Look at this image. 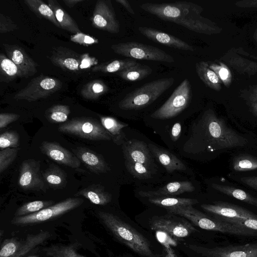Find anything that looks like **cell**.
Returning a JSON list of instances; mask_svg holds the SVG:
<instances>
[{
	"label": "cell",
	"mask_w": 257,
	"mask_h": 257,
	"mask_svg": "<svg viewBox=\"0 0 257 257\" xmlns=\"http://www.w3.org/2000/svg\"><path fill=\"white\" fill-rule=\"evenodd\" d=\"M192 136L185 144L184 150L198 153L206 150L209 152L226 148L243 147L247 143L245 138L228 127L210 110L206 111L193 127Z\"/></svg>",
	"instance_id": "obj_1"
},
{
	"label": "cell",
	"mask_w": 257,
	"mask_h": 257,
	"mask_svg": "<svg viewBox=\"0 0 257 257\" xmlns=\"http://www.w3.org/2000/svg\"><path fill=\"white\" fill-rule=\"evenodd\" d=\"M140 7L163 21L174 23L196 33L210 34L215 30L212 24L201 15L203 8L192 2H147Z\"/></svg>",
	"instance_id": "obj_2"
},
{
	"label": "cell",
	"mask_w": 257,
	"mask_h": 257,
	"mask_svg": "<svg viewBox=\"0 0 257 257\" xmlns=\"http://www.w3.org/2000/svg\"><path fill=\"white\" fill-rule=\"evenodd\" d=\"M97 215L115 237L134 252L144 257H158L147 239L118 217L103 211H98Z\"/></svg>",
	"instance_id": "obj_3"
},
{
	"label": "cell",
	"mask_w": 257,
	"mask_h": 257,
	"mask_svg": "<svg viewBox=\"0 0 257 257\" xmlns=\"http://www.w3.org/2000/svg\"><path fill=\"white\" fill-rule=\"evenodd\" d=\"M168 212L184 217L202 229L237 235L255 236L257 231L238 225L212 218L193 208L192 205L165 208Z\"/></svg>",
	"instance_id": "obj_4"
},
{
	"label": "cell",
	"mask_w": 257,
	"mask_h": 257,
	"mask_svg": "<svg viewBox=\"0 0 257 257\" xmlns=\"http://www.w3.org/2000/svg\"><path fill=\"white\" fill-rule=\"evenodd\" d=\"M173 77L158 79L145 83L130 92L119 102L123 110H133L145 107L155 101L174 82Z\"/></svg>",
	"instance_id": "obj_5"
},
{
	"label": "cell",
	"mask_w": 257,
	"mask_h": 257,
	"mask_svg": "<svg viewBox=\"0 0 257 257\" xmlns=\"http://www.w3.org/2000/svg\"><path fill=\"white\" fill-rule=\"evenodd\" d=\"M58 131L90 140L108 141L112 139L101 122L90 117H74L60 125Z\"/></svg>",
	"instance_id": "obj_6"
},
{
	"label": "cell",
	"mask_w": 257,
	"mask_h": 257,
	"mask_svg": "<svg viewBox=\"0 0 257 257\" xmlns=\"http://www.w3.org/2000/svg\"><path fill=\"white\" fill-rule=\"evenodd\" d=\"M111 49L118 55L128 58L172 63L174 58L165 51L151 45L136 42L113 44Z\"/></svg>",
	"instance_id": "obj_7"
},
{
	"label": "cell",
	"mask_w": 257,
	"mask_h": 257,
	"mask_svg": "<svg viewBox=\"0 0 257 257\" xmlns=\"http://www.w3.org/2000/svg\"><path fill=\"white\" fill-rule=\"evenodd\" d=\"M192 98L191 84L185 78L174 90L167 101L151 115L152 118L167 119L178 115L189 105Z\"/></svg>",
	"instance_id": "obj_8"
},
{
	"label": "cell",
	"mask_w": 257,
	"mask_h": 257,
	"mask_svg": "<svg viewBox=\"0 0 257 257\" xmlns=\"http://www.w3.org/2000/svg\"><path fill=\"white\" fill-rule=\"evenodd\" d=\"M83 201L80 198H68L36 213L15 217L12 220L11 223L17 225H27L44 222L78 207Z\"/></svg>",
	"instance_id": "obj_9"
},
{
	"label": "cell",
	"mask_w": 257,
	"mask_h": 257,
	"mask_svg": "<svg viewBox=\"0 0 257 257\" xmlns=\"http://www.w3.org/2000/svg\"><path fill=\"white\" fill-rule=\"evenodd\" d=\"M62 86V83L59 79L41 75L32 79L25 87L15 94L14 98L36 101L50 96Z\"/></svg>",
	"instance_id": "obj_10"
},
{
	"label": "cell",
	"mask_w": 257,
	"mask_h": 257,
	"mask_svg": "<svg viewBox=\"0 0 257 257\" xmlns=\"http://www.w3.org/2000/svg\"><path fill=\"white\" fill-rule=\"evenodd\" d=\"M91 21L92 25L97 29L112 34L119 32V23L110 0L97 1Z\"/></svg>",
	"instance_id": "obj_11"
},
{
	"label": "cell",
	"mask_w": 257,
	"mask_h": 257,
	"mask_svg": "<svg viewBox=\"0 0 257 257\" xmlns=\"http://www.w3.org/2000/svg\"><path fill=\"white\" fill-rule=\"evenodd\" d=\"M188 247L203 257H257V243L212 248L190 244Z\"/></svg>",
	"instance_id": "obj_12"
},
{
	"label": "cell",
	"mask_w": 257,
	"mask_h": 257,
	"mask_svg": "<svg viewBox=\"0 0 257 257\" xmlns=\"http://www.w3.org/2000/svg\"><path fill=\"white\" fill-rule=\"evenodd\" d=\"M45 181L40 171L39 162L28 159L22 162L20 167L18 184L23 190L45 191Z\"/></svg>",
	"instance_id": "obj_13"
},
{
	"label": "cell",
	"mask_w": 257,
	"mask_h": 257,
	"mask_svg": "<svg viewBox=\"0 0 257 257\" xmlns=\"http://www.w3.org/2000/svg\"><path fill=\"white\" fill-rule=\"evenodd\" d=\"M201 207L210 213L215 215L220 220L257 218L252 212L239 206L224 202H216L214 204H203Z\"/></svg>",
	"instance_id": "obj_14"
},
{
	"label": "cell",
	"mask_w": 257,
	"mask_h": 257,
	"mask_svg": "<svg viewBox=\"0 0 257 257\" xmlns=\"http://www.w3.org/2000/svg\"><path fill=\"white\" fill-rule=\"evenodd\" d=\"M152 229L164 231L175 237L183 238L196 231L189 222L185 220H176L163 216L153 220L151 223Z\"/></svg>",
	"instance_id": "obj_15"
},
{
	"label": "cell",
	"mask_w": 257,
	"mask_h": 257,
	"mask_svg": "<svg viewBox=\"0 0 257 257\" xmlns=\"http://www.w3.org/2000/svg\"><path fill=\"white\" fill-rule=\"evenodd\" d=\"M125 160L142 164L151 170L154 167V160L148 145L143 141L132 140L127 141L122 147Z\"/></svg>",
	"instance_id": "obj_16"
},
{
	"label": "cell",
	"mask_w": 257,
	"mask_h": 257,
	"mask_svg": "<svg viewBox=\"0 0 257 257\" xmlns=\"http://www.w3.org/2000/svg\"><path fill=\"white\" fill-rule=\"evenodd\" d=\"M40 148L47 157L59 164L76 169L80 167V161L76 155L56 142L44 141Z\"/></svg>",
	"instance_id": "obj_17"
},
{
	"label": "cell",
	"mask_w": 257,
	"mask_h": 257,
	"mask_svg": "<svg viewBox=\"0 0 257 257\" xmlns=\"http://www.w3.org/2000/svg\"><path fill=\"white\" fill-rule=\"evenodd\" d=\"M7 57L18 66L24 77L28 78L37 72V64L17 45L3 44Z\"/></svg>",
	"instance_id": "obj_18"
},
{
	"label": "cell",
	"mask_w": 257,
	"mask_h": 257,
	"mask_svg": "<svg viewBox=\"0 0 257 257\" xmlns=\"http://www.w3.org/2000/svg\"><path fill=\"white\" fill-rule=\"evenodd\" d=\"M138 30L145 37L155 42L174 49L191 51L194 50L191 45L183 40L156 29L147 27H139Z\"/></svg>",
	"instance_id": "obj_19"
},
{
	"label": "cell",
	"mask_w": 257,
	"mask_h": 257,
	"mask_svg": "<svg viewBox=\"0 0 257 257\" xmlns=\"http://www.w3.org/2000/svg\"><path fill=\"white\" fill-rule=\"evenodd\" d=\"M80 57L74 51L59 46L53 49L49 59L53 64L64 70L77 71L79 70Z\"/></svg>",
	"instance_id": "obj_20"
},
{
	"label": "cell",
	"mask_w": 257,
	"mask_h": 257,
	"mask_svg": "<svg viewBox=\"0 0 257 257\" xmlns=\"http://www.w3.org/2000/svg\"><path fill=\"white\" fill-rule=\"evenodd\" d=\"M76 156L91 172L95 173H106L110 169L103 157L93 151L83 147L73 151Z\"/></svg>",
	"instance_id": "obj_21"
},
{
	"label": "cell",
	"mask_w": 257,
	"mask_h": 257,
	"mask_svg": "<svg viewBox=\"0 0 257 257\" xmlns=\"http://www.w3.org/2000/svg\"><path fill=\"white\" fill-rule=\"evenodd\" d=\"M195 188L190 181H175L170 182L163 187L155 191H141L139 194L144 197H172L185 192H192Z\"/></svg>",
	"instance_id": "obj_22"
},
{
	"label": "cell",
	"mask_w": 257,
	"mask_h": 257,
	"mask_svg": "<svg viewBox=\"0 0 257 257\" xmlns=\"http://www.w3.org/2000/svg\"><path fill=\"white\" fill-rule=\"evenodd\" d=\"M148 147L152 154L157 159L168 173L186 170L185 164L168 151L151 143L148 144Z\"/></svg>",
	"instance_id": "obj_23"
},
{
	"label": "cell",
	"mask_w": 257,
	"mask_h": 257,
	"mask_svg": "<svg viewBox=\"0 0 257 257\" xmlns=\"http://www.w3.org/2000/svg\"><path fill=\"white\" fill-rule=\"evenodd\" d=\"M48 5L53 11L60 28L76 34L81 32L74 19L55 0H48Z\"/></svg>",
	"instance_id": "obj_24"
},
{
	"label": "cell",
	"mask_w": 257,
	"mask_h": 257,
	"mask_svg": "<svg viewBox=\"0 0 257 257\" xmlns=\"http://www.w3.org/2000/svg\"><path fill=\"white\" fill-rule=\"evenodd\" d=\"M82 196L88 199L91 203L99 205H104L109 203L111 195L104 190L100 185H92L80 190L75 195Z\"/></svg>",
	"instance_id": "obj_25"
},
{
	"label": "cell",
	"mask_w": 257,
	"mask_h": 257,
	"mask_svg": "<svg viewBox=\"0 0 257 257\" xmlns=\"http://www.w3.org/2000/svg\"><path fill=\"white\" fill-rule=\"evenodd\" d=\"M138 63L131 58L114 59L93 67L91 71L104 73H118L128 67L135 66Z\"/></svg>",
	"instance_id": "obj_26"
},
{
	"label": "cell",
	"mask_w": 257,
	"mask_h": 257,
	"mask_svg": "<svg viewBox=\"0 0 257 257\" xmlns=\"http://www.w3.org/2000/svg\"><path fill=\"white\" fill-rule=\"evenodd\" d=\"M24 77L18 66L4 54H0V81L9 82L17 78Z\"/></svg>",
	"instance_id": "obj_27"
},
{
	"label": "cell",
	"mask_w": 257,
	"mask_h": 257,
	"mask_svg": "<svg viewBox=\"0 0 257 257\" xmlns=\"http://www.w3.org/2000/svg\"><path fill=\"white\" fill-rule=\"evenodd\" d=\"M45 182L55 189L64 187L66 184V174L60 167L51 164L43 173Z\"/></svg>",
	"instance_id": "obj_28"
},
{
	"label": "cell",
	"mask_w": 257,
	"mask_h": 257,
	"mask_svg": "<svg viewBox=\"0 0 257 257\" xmlns=\"http://www.w3.org/2000/svg\"><path fill=\"white\" fill-rule=\"evenodd\" d=\"M211 186L213 189L220 192L257 207V198L243 190L230 186L214 183L212 184Z\"/></svg>",
	"instance_id": "obj_29"
},
{
	"label": "cell",
	"mask_w": 257,
	"mask_h": 257,
	"mask_svg": "<svg viewBox=\"0 0 257 257\" xmlns=\"http://www.w3.org/2000/svg\"><path fill=\"white\" fill-rule=\"evenodd\" d=\"M152 72V69L149 66L138 63L117 73V75L125 81L133 82L145 78Z\"/></svg>",
	"instance_id": "obj_30"
},
{
	"label": "cell",
	"mask_w": 257,
	"mask_h": 257,
	"mask_svg": "<svg viewBox=\"0 0 257 257\" xmlns=\"http://www.w3.org/2000/svg\"><path fill=\"white\" fill-rule=\"evenodd\" d=\"M24 3L37 16L48 20L60 28L53 11L48 5L41 0H25Z\"/></svg>",
	"instance_id": "obj_31"
},
{
	"label": "cell",
	"mask_w": 257,
	"mask_h": 257,
	"mask_svg": "<svg viewBox=\"0 0 257 257\" xmlns=\"http://www.w3.org/2000/svg\"><path fill=\"white\" fill-rule=\"evenodd\" d=\"M50 236L48 231H42L36 234H29L13 257H24L30 250L44 242Z\"/></svg>",
	"instance_id": "obj_32"
},
{
	"label": "cell",
	"mask_w": 257,
	"mask_h": 257,
	"mask_svg": "<svg viewBox=\"0 0 257 257\" xmlns=\"http://www.w3.org/2000/svg\"><path fill=\"white\" fill-rule=\"evenodd\" d=\"M77 243L53 244L44 248L42 250L49 257H85L77 252Z\"/></svg>",
	"instance_id": "obj_33"
},
{
	"label": "cell",
	"mask_w": 257,
	"mask_h": 257,
	"mask_svg": "<svg viewBox=\"0 0 257 257\" xmlns=\"http://www.w3.org/2000/svg\"><path fill=\"white\" fill-rule=\"evenodd\" d=\"M148 200L152 204L164 208L179 206H192L198 203V200L195 199L166 196L151 197L148 198Z\"/></svg>",
	"instance_id": "obj_34"
},
{
	"label": "cell",
	"mask_w": 257,
	"mask_h": 257,
	"mask_svg": "<svg viewBox=\"0 0 257 257\" xmlns=\"http://www.w3.org/2000/svg\"><path fill=\"white\" fill-rule=\"evenodd\" d=\"M108 91V87L101 80L95 79L86 83L81 90L83 97L96 99Z\"/></svg>",
	"instance_id": "obj_35"
},
{
	"label": "cell",
	"mask_w": 257,
	"mask_h": 257,
	"mask_svg": "<svg viewBox=\"0 0 257 257\" xmlns=\"http://www.w3.org/2000/svg\"><path fill=\"white\" fill-rule=\"evenodd\" d=\"M195 69L199 77L206 85L213 89L218 88V77L206 62L201 61L196 63Z\"/></svg>",
	"instance_id": "obj_36"
},
{
	"label": "cell",
	"mask_w": 257,
	"mask_h": 257,
	"mask_svg": "<svg viewBox=\"0 0 257 257\" xmlns=\"http://www.w3.org/2000/svg\"><path fill=\"white\" fill-rule=\"evenodd\" d=\"M99 118L102 126L111 135L113 142L116 143L121 136V130L128 124L110 116H99Z\"/></svg>",
	"instance_id": "obj_37"
},
{
	"label": "cell",
	"mask_w": 257,
	"mask_h": 257,
	"mask_svg": "<svg viewBox=\"0 0 257 257\" xmlns=\"http://www.w3.org/2000/svg\"><path fill=\"white\" fill-rule=\"evenodd\" d=\"M52 201L37 200L26 203L20 207L15 213V217L31 214L53 205Z\"/></svg>",
	"instance_id": "obj_38"
},
{
	"label": "cell",
	"mask_w": 257,
	"mask_h": 257,
	"mask_svg": "<svg viewBox=\"0 0 257 257\" xmlns=\"http://www.w3.org/2000/svg\"><path fill=\"white\" fill-rule=\"evenodd\" d=\"M69 106L66 105L58 104L49 108L46 111L48 120L52 123L65 122L70 114Z\"/></svg>",
	"instance_id": "obj_39"
},
{
	"label": "cell",
	"mask_w": 257,
	"mask_h": 257,
	"mask_svg": "<svg viewBox=\"0 0 257 257\" xmlns=\"http://www.w3.org/2000/svg\"><path fill=\"white\" fill-rule=\"evenodd\" d=\"M232 166L234 170L238 172L257 169V158L248 155H240L234 160Z\"/></svg>",
	"instance_id": "obj_40"
},
{
	"label": "cell",
	"mask_w": 257,
	"mask_h": 257,
	"mask_svg": "<svg viewBox=\"0 0 257 257\" xmlns=\"http://www.w3.org/2000/svg\"><path fill=\"white\" fill-rule=\"evenodd\" d=\"M124 164L130 173L137 178L145 179L152 177V170L142 164L125 160Z\"/></svg>",
	"instance_id": "obj_41"
},
{
	"label": "cell",
	"mask_w": 257,
	"mask_h": 257,
	"mask_svg": "<svg viewBox=\"0 0 257 257\" xmlns=\"http://www.w3.org/2000/svg\"><path fill=\"white\" fill-rule=\"evenodd\" d=\"M23 242L16 238L5 240L1 245L0 257H13Z\"/></svg>",
	"instance_id": "obj_42"
},
{
	"label": "cell",
	"mask_w": 257,
	"mask_h": 257,
	"mask_svg": "<svg viewBox=\"0 0 257 257\" xmlns=\"http://www.w3.org/2000/svg\"><path fill=\"white\" fill-rule=\"evenodd\" d=\"M18 151V148H9L0 151L1 173L5 171L15 161Z\"/></svg>",
	"instance_id": "obj_43"
},
{
	"label": "cell",
	"mask_w": 257,
	"mask_h": 257,
	"mask_svg": "<svg viewBox=\"0 0 257 257\" xmlns=\"http://www.w3.org/2000/svg\"><path fill=\"white\" fill-rule=\"evenodd\" d=\"M20 145L18 134L14 131H8L0 136L1 150L9 148H18Z\"/></svg>",
	"instance_id": "obj_44"
},
{
	"label": "cell",
	"mask_w": 257,
	"mask_h": 257,
	"mask_svg": "<svg viewBox=\"0 0 257 257\" xmlns=\"http://www.w3.org/2000/svg\"><path fill=\"white\" fill-rule=\"evenodd\" d=\"M70 40L74 43L85 46L98 43L97 39L82 32L71 35L70 36Z\"/></svg>",
	"instance_id": "obj_45"
},
{
	"label": "cell",
	"mask_w": 257,
	"mask_h": 257,
	"mask_svg": "<svg viewBox=\"0 0 257 257\" xmlns=\"http://www.w3.org/2000/svg\"><path fill=\"white\" fill-rule=\"evenodd\" d=\"M230 223L238 225L240 226L257 231V218L246 219H234L221 220Z\"/></svg>",
	"instance_id": "obj_46"
},
{
	"label": "cell",
	"mask_w": 257,
	"mask_h": 257,
	"mask_svg": "<svg viewBox=\"0 0 257 257\" xmlns=\"http://www.w3.org/2000/svg\"><path fill=\"white\" fill-rule=\"evenodd\" d=\"M18 29L17 25L9 17L0 14V33H6Z\"/></svg>",
	"instance_id": "obj_47"
},
{
	"label": "cell",
	"mask_w": 257,
	"mask_h": 257,
	"mask_svg": "<svg viewBox=\"0 0 257 257\" xmlns=\"http://www.w3.org/2000/svg\"><path fill=\"white\" fill-rule=\"evenodd\" d=\"M98 60L91 57L87 53L80 55V63L79 66V70H83L92 68L98 64Z\"/></svg>",
	"instance_id": "obj_48"
},
{
	"label": "cell",
	"mask_w": 257,
	"mask_h": 257,
	"mask_svg": "<svg viewBox=\"0 0 257 257\" xmlns=\"http://www.w3.org/2000/svg\"><path fill=\"white\" fill-rule=\"evenodd\" d=\"M20 115L14 113H1L0 114V128L6 127L10 123L19 119Z\"/></svg>",
	"instance_id": "obj_49"
},
{
	"label": "cell",
	"mask_w": 257,
	"mask_h": 257,
	"mask_svg": "<svg viewBox=\"0 0 257 257\" xmlns=\"http://www.w3.org/2000/svg\"><path fill=\"white\" fill-rule=\"evenodd\" d=\"M240 181L248 186L257 190V176L242 177Z\"/></svg>",
	"instance_id": "obj_50"
},
{
	"label": "cell",
	"mask_w": 257,
	"mask_h": 257,
	"mask_svg": "<svg viewBox=\"0 0 257 257\" xmlns=\"http://www.w3.org/2000/svg\"><path fill=\"white\" fill-rule=\"evenodd\" d=\"M181 131V125L180 123L177 122L174 124L171 130V140L176 142L178 140Z\"/></svg>",
	"instance_id": "obj_51"
},
{
	"label": "cell",
	"mask_w": 257,
	"mask_h": 257,
	"mask_svg": "<svg viewBox=\"0 0 257 257\" xmlns=\"http://www.w3.org/2000/svg\"><path fill=\"white\" fill-rule=\"evenodd\" d=\"M115 2L123 6L130 14L135 15V13L131 4L127 0H115Z\"/></svg>",
	"instance_id": "obj_52"
},
{
	"label": "cell",
	"mask_w": 257,
	"mask_h": 257,
	"mask_svg": "<svg viewBox=\"0 0 257 257\" xmlns=\"http://www.w3.org/2000/svg\"><path fill=\"white\" fill-rule=\"evenodd\" d=\"M166 254L164 257H177L174 250L169 245H164Z\"/></svg>",
	"instance_id": "obj_53"
},
{
	"label": "cell",
	"mask_w": 257,
	"mask_h": 257,
	"mask_svg": "<svg viewBox=\"0 0 257 257\" xmlns=\"http://www.w3.org/2000/svg\"><path fill=\"white\" fill-rule=\"evenodd\" d=\"M218 73L220 77V78L222 80H226L229 75V72L228 70L225 68L221 67L220 68L218 71Z\"/></svg>",
	"instance_id": "obj_54"
},
{
	"label": "cell",
	"mask_w": 257,
	"mask_h": 257,
	"mask_svg": "<svg viewBox=\"0 0 257 257\" xmlns=\"http://www.w3.org/2000/svg\"><path fill=\"white\" fill-rule=\"evenodd\" d=\"M84 0H63L65 4L70 8H72L78 3L83 2Z\"/></svg>",
	"instance_id": "obj_55"
},
{
	"label": "cell",
	"mask_w": 257,
	"mask_h": 257,
	"mask_svg": "<svg viewBox=\"0 0 257 257\" xmlns=\"http://www.w3.org/2000/svg\"><path fill=\"white\" fill-rule=\"evenodd\" d=\"M252 107L255 113L257 114V100L253 102Z\"/></svg>",
	"instance_id": "obj_56"
},
{
	"label": "cell",
	"mask_w": 257,
	"mask_h": 257,
	"mask_svg": "<svg viewBox=\"0 0 257 257\" xmlns=\"http://www.w3.org/2000/svg\"><path fill=\"white\" fill-rule=\"evenodd\" d=\"M25 257H38V256H35V255H29V256H25Z\"/></svg>",
	"instance_id": "obj_57"
}]
</instances>
